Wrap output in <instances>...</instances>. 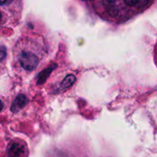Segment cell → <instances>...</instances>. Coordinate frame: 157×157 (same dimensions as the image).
Returning <instances> with one entry per match:
<instances>
[{"mask_svg": "<svg viewBox=\"0 0 157 157\" xmlns=\"http://www.w3.org/2000/svg\"><path fill=\"white\" fill-rule=\"evenodd\" d=\"M26 153V148L24 144L18 141H14L8 147L9 157H23Z\"/></svg>", "mask_w": 157, "mask_h": 157, "instance_id": "3957f363", "label": "cell"}, {"mask_svg": "<svg viewBox=\"0 0 157 157\" xmlns=\"http://www.w3.org/2000/svg\"><path fill=\"white\" fill-rule=\"evenodd\" d=\"M2 109H3V104H2V102L1 100H0V112L2 110Z\"/></svg>", "mask_w": 157, "mask_h": 157, "instance_id": "ba28073f", "label": "cell"}, {"mask_svg": "<svg viewBox=\"0 0 157 157\" xmlns=\"http://www.w3.org/2000/svg\"><path fill=\"white\" fill-rule=\"evenodd\" d=\"M75 80V78L73 76V75H69V76L65 79V81H63L62 87H69V86H71L72 84H73Z\"/></svg>", "mask_w": 157, "mask_h": 157, "instance_id": "5b68a950", "label": "cell"}, {"mask_svg": "<svg viewBox=\"0 0 157 157\" xmlns=\"http://www.w3.org/2000/svg\"><path fill=\"white\" fill-rule=\"evenodd\" d=\"M2 13L0 12V24H1L2 22Z\"/></svg>", "mask_w": 157, "mask_h": 157, "instance_id": "9c48e42d", "label": "cell"}, {"mask_svg": "<svg viewBox=\"0 0 157 157\" xmlns=\"http://www.w3.org/2000/svg\"><path fill=\"white\" fill-rule=\"evenodd\" d=\"M49 47L46 39L38 33L29 32L18 40L15 47V60L26 74L36 70L47 58Z\"/></svg>", "mask_w": 157, "mask_h": 157, "instance_id": "6da1fadb", "label": "cell"}, {"mask_svg": "<svg viewBox=\"0 0 157 157\" xmlns=\"http://www.w3.org/2000/svg\"><path fill=\"white\" fill-rule=\"evenodd\" d=\"M95 13L109 22L119 24L127 21L146 10L152 2L146 0L89 2Z\"/></svg>", "mask_w": 157, "mask_h": 157, "instance_id": "7a4b0ae2", "label": "cell"}, {"mask_svg": "<svg viewBox=\"0 0 157 157\" xmlns=\"http://www.w3.org/2000/svg\"><path fill=\"white\" fill-rule=\"evenodd\" d=\"M6 56V48L5 46L0 45V61L5 59Z\"/></svg>", "mask_w": 157, "mask_h": 157, "instance_id": "8992f818", "label": "cell"}, {"mask_svg": "<svg viewBox=\"0 0 157 157\" xmlns=\"http://www.w3.org/2000/svg\"><path fill=\"white\" fill-rule=\"evenodd\" d=\"M155 62H156L157 64V44L155 47Z\"/></svg>", "mask_w": 157, "mask_h": 157, "instance_id": "52a82bcc", "label": "cell"}, {"mask_svg": "<svg viewBox=\"0 0 157 157\" xmlns=\"http://www.w3.org/2000/svg\"><path fill=\"white\" fill-rule=\"evenodd\" d=\"M26 97L23 94H19L17 96V98H15L14 102L12 103V105L11 107V110L12 112H17L20 110V109L22 108L25 106V104H26Z\"/></svg>", "mask_w": 157, "mask_h": 157, "instance_id": "277c9868", "label": "cell"}]
</instances>
